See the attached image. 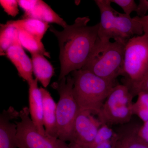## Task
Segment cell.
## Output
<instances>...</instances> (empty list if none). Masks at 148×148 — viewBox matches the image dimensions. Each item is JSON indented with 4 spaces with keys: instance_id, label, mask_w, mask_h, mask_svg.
Instances as JSON below:
<instances>
[{
    "instance_id": "obj_1",
    "label": "cell",
    "mask_w": 148,
    "mask_h": 148,
    "mask_svg": "<svg viewBox=\"0 0 148 148\" xmlns=\"http://www.w3.org/2000/svg\"><path fill=\"white\" fill-rule=\"evenodd\" d=\"M89 16L77 18L73 24L68 25L61 32L53 27L49 28L58 39L61 63V71L58 81L61 80L74 71L83 68L98 38L99 23L88 25Z\"/></svg>"
},
{
    "instance_id": "obj_2",
    "label": "cell",
    "mask_w": 148,
    "mask_h": 148,
    "mask_svg": "<svg viewBox=\"0 0 148 148\" xmlns=\"http://www.w3.org/2000/svg\"><path fill=\"white\" fill-rule=\"evenodd\" d=\"M72 76L73 93L79 110L98 115L116 82L104 79L82 69L72 72Z\"/></svg>"
},
{
    "instance_id": "obj_3",
    "label": "cell",
    "mask_w": 148,
    "mask_h": 148,
    "mask_svg": "<svg viewBox=\"0 0 148 148\" xmlns=\"http://www.w3.org/2000/svg\"><path fill=\"white\" fill-rule=\"evenodd\" d=\"M100 11L98 38L103 41H115L126 44L132 37L143 35V27L134 18L114 9L110 0H95Z\"/></svg>"
},
{
    "instance_id": "obj_4",
    "label": "cell",
    "mask_w": 148,
    "mask_h": 148,
    "mask_svg": "<svg viewBox=\"0 0 148 148\" xmlns=\"http://www.w3.org/2000/svg\"><path fill=\"white\" fill-rule=\"evenodd\" d=\"M126 44L103 41L98 38L92 53L82 69L110 81L121 76Z\"/></svg>"
},
{
    "instance_id": "obj_5",
    "label": "cell",
    "mask_w": 148,
    "mask_h": 148,
    "mask_svg": "<svg viewBox=\"0 0 148 148\" xmlns=\"http://www.w3.org/2000/svg\"><path fill=\"white\" fill-rule=\"evenodd\" d=\"M73 79L69 75L51 84L60 96L56 107L58 138L70 143L75 120L79 111L73 93Z\"/></svg>"
},
{
    "instance_id": "obj_6",
    "label": "cell",
    "mask_w": 148,
    "mask_h": 148,
    "mask_svg": "<svg viewBox=\"0 0 148 148\" xmlns=\"http://www.w3.org/2000/svg\"><path fill=\"white\" fill-rule=\"evenodd\" d=\"M134 96L127 86L116 84L111 90L97 115L103 124L124 125L131 120Z\"/></svg>"
},
{
    "instance_id": "obj_7",
    "label": "cell",
    "mask_w": 148,
    "mask_h": 148,
    "mask_svg": "<svg viewBox=\"0 0 148 148\" xmlns=\"http://www.w3.org/2000/svg\"><path fill=\"white\" fill-rule=\"evenodd\" d=\"M148 70V37L144 34L132 37L125 45L122 82L139 81Z\"/></svg>"
},
{
    "instance_id": "obj_8",
    "label": "cell",
    "mask_w": 148,
    "mask_h": 148,
    "mask_svg": "<svg viewBox=\"0 0 148 148\" xmlns=\"http://www.w3.org/2000/svg\"><path fill=\"white\" fill-rule=\"evenodd\" d=\"M20 121L17 125L18 148H69V145L58 139L42 135L29 116V108L24 107L19 112Z\"/></svg>"
},
{
    "instance_id": "obj_9",
    "label": "cell",
    "mask_w": 148,
    "mask_h": 148,
    "mask_svg": "<svg viewBox=\"0 0 148 148\" xmlns=\"http://www.w3.org/2000/svg\"><path fill=\"white\" fill-rule=\"evenodd\" d=\"M91 112L79 110L74 123L69 146H81L92 142L103 123Z\"/></svg>"
},
{
    "instance_id": "obj_10",
    "label": "cell",
    "mask_w": 148,
    "mask_h": 148,
    "mask_svg": "<svg viewBox=\"0 0 148 148\" xmlns=\"http://www.w3.org/2000/svg\"><path fill=\"white\" fill-rule=\"evenodd\" d=\"M19 112L12 107L0 115V148H17V125L11 121L19 118Z\"/></svg>"
},
{
    "instance_id": "obj_11",
    "label": "cell",
    "mask_w": 148,
    "mask_h": 148,
    "mask_svg": "<svg viewBox=\"0 0 148 148\" xmlns=\"http://www.w3.org/2000/svg\"><path fill=\"white\" fill-rule=\"evenodd\" d=\"M38 80L34 79L29 86V110L31 118L37 130L42 135H48L43 123V106L42 96L38 84ZM50 136V135H49Z\"/></svg>"
},
{
    "instance_id": "obj_12",
    "label": "cell",
    "mask_w": 148,
    "mask_h": 148,
    "mask_svg": "<svg viewBox=\"0 0 148 148\" xmlns=\"http://www.w3.org/2000/svg\"><path fill=\"white\" fill-rule=\"evenodd\" d=\"M5 56L16 67L18 75L28 84L34 79L33 65L21 44L14 45L9 48Z\"/></svg>"
},
{
    "instance_id": "obj_13",
    "label": "cell",
    "mask_w": 148,
    "mask_h": 148,
    "mask_svg": "<svg viewBox=\"0 0 148 148\" xmlns=\"http://www.w3.org/2000/svg\"><path fill=\"white\" fill-rule=\"evenodd\" d=\"M43 106V123L48 135L58 138L56 107L57 104L49 92L43 88H40Z\"/></svg>"
},
{
    "instance_id": "obj_14",
    "label": "cell",
    "mask_w": 148,
    "mask_h": 148,
    "mask_svg": "<svg viewBox=\"0 0 148 148\" xmlns=\"http://www.w3.org/2000/svg\"><path fill=\"white\" fill-rule=\"evenodd\" d=\"M38 19L47 23H55L65 28L68 25L66 21L56 13L46 3L37 0L34 6L31 10L24 12L22 18Z\"/></svg>"
},
{
    "instance_id": "obj_15",
    "label": "cell",
    "mask_w": 148,
    "mask_h": 148,
    "mask_svg": "<svg viewBox=\"0 0 148 148\" xmlns=\"http://www.w3.org/2000/svg\"><path fill=\"white\" fill-rule=\"evenodd\" d=\"M130 122L122 125L116 131L118 135L119 142L122 147L148 148V145L138 136V129L139 125Z\"/></svg>"
},
{
    "instance_id": "obj_16",
    "label": "cell",
    "mask_w": 148,
    "mask_h": 148,
    "mask_svg": "<svg viewBox=\"0 0 148 148\" xmlns=\"http://www.w3.org/2000/svg\"><path fill=\"white\" fill-rule=\"evenodd\" d=\"M32 60L33 73L34 74L36 78L44 87L46 88L55 73L54 68L42 54H32Z\"/></svg>"
},
{
    "instance_id": "obj_17",
    "label": "cell",
    "mask_w": 148,
    "mask_h": 148,
    "mask_svg": "<svg viewBox=\"0 0 148 148\" xmlns=\"http://www.w3.org/2000/svg\"><path fill=\"white\" fill-rule=\"evenodd\" d=\"M5 24L24 30L41 40H42L47 29L50 28L48 23L31 18L11 20L8 21Z\"/></svg>"
},
{
    "instance_id": "obj_18",
    "label": "cell",
    "mask_w": 148,
    "mask_h": 148,
    "mask_svg": "<svg viewBox=\"0 0 148 148\" xmlns=\"http://www.w3.org/2000/svg\"><path fill=\"white\" fill-rule=\"evenodd\" d=\"M17 30L19 41L23 48L31 54L40 53L50 58V54L46 50L42 40L22 29Z\"/></svg>"
},
{
    "instance_id": "obj_19",
    "label": "cell",
    "mask_w": 148,
    "mask_h": 148,
    "mask_svg": "<svg viewBox=\"0 0 148 148\" xmlns=\"http://www.w3.org/2000/svg\"><path fill=\"white\" fill-rule=\"evenodd\" d=\"M21 44L18 38V31L15 27L7 24H1L0 53L5 55L8 49L14 45Z\"/></svg>"
},
{
    "instance_id": "obj_20",
    "label": "cell",
    "mask_w": 148,
    "mask_h": 148,
    "mask_svg": "<svg viewBox=\"0 0 148 148\" xmlns=\"http://www.w3.org/2000/svg\"><path fill=\"white\" fill-rule=\"evenodd\" d=\"M117 134L116 131L111 128L109 125L103 124L99 128L98 133L92 142L88 145L81 146L71 147L75 148H89L92 147L106 141H108L116 136Z\"/></svg>"
},
{
    "instance_id": "obj_21",
    "label": "cell",
    "mask_w": 148,
    "mask_h": 148,
    "mask_svg": "<svg viewBox=\"0 0 148 148\" xmlns=\"http://www.w3.org/2000/svg\"><path fill=\"white\" fill-rule=\"evenodd\" d=\"M123 84L127 86L130 92L134 97L139 92L145 91L148 92V70L143 78L137 82L125 83Z\"/></svg>"
},
{
    "instance_id": "obj_22",
    "label": "cell",
    "mask_w": 148,
    "mask_h": 148,
    "mask_svg": "<svg viewBox=\"0 0 148 148\" xmlns=\"http://www.w3.org/2000/svg\"><path fill=\"white\" fill-rule=\"evenodd\" d=\"M0 4L6 13L13 17L19 13L18 1L15 0H1Z\"/></svg>"
},
{
    "instance_id": "obj_23",
    "label": "cell",
    "mask_w": 148,
    "mask_h": 148,
    "mask_svg": "<svg viewBox=\"0 0 148 148\" xmlns=\"http://www.w3.org/2000/svg\"><path fill=\"white\" fill-rule=\"evenodd\" d=\"M111 3L116 4L123 10L125 14L130 16L132 12H136L138 5L134 0H110Z\"/></svg>"
},
{
    "instance_id": "obj_24",
    "label": "cell",
    "mask_w": 148,
    "mask_h": 148,
    "mask_svg": "<svg viewBox=\"0 0 148 148\" xmlns=\"http://www.w3.org/2000/svg\"><path fill=\"white\" fill-rule=\"evenodd\" d=\"M133 114L136 115L144 123L148 121V110L144 108L136 103L132 106Z\"/></svg>"
},
{
    "instance_id": "obj_25",
    "label": "cell",
    "mask_w": 148,
    "mask_h": 148,
    "mask_svg": "<svg viewBox=\"0 0 148 148\" xmlns=\"http://www.w3.org/2000/svg\"><path fill=\"white\" fill-rule=\"evenodd\" d=\"M118 142L119 137L117 134L116 136L110 140L103 142L94 147L89 148H116Z\"/></svg>"
},
{
    "instance_id": "obj_26",
    "label": "cell",
    "mask_w": 148,
    "mask_h": 148,
    "mask_svg": "<svg viewBox=\"0 0 148 148\" xmlns=\"http://www.w3.org/2000/svg\"><path fill=\"white\" fill-rule=\"evenodd\" d=\"M138 134L139 137L148 145V121L144 123L142 125H139Z\"/></svg>"
},
{
    "instance_id": "obj_27",
    "label": "cell",
    "mask_w": 148,
    "mask_h": 148,
    "mask_svg": "<svg viewBox=\"0 0 148 148\" xmlns=\"http://www.w3.org/2000/svg\"><path fill=\"white\" fill-rule=\"evenodd\" d=\"M138 99L135 103L148 110V92L143 91L138 94Z\"/></svg>"
},
{
    "instance_id": "obj_28",
    "label": "cell",
    "mask_w": 148,
    "mask_h": 148,
    "mask_svg": "<svg viewBox=\"0 0 148 148\" xmlns=\"http://www.w3.org/2000/svg\"><path fill=\"white\" fill-rule=\"evenodd\" d=\"M148 11V1L147 0H140L139 4L137 7V16L140 17L145 16L146 14Z\"/></svg>"
},
{
    "instance_id": "obj_29",
    "label": "cell",
    "mask_w": 148,
    "mask_h": 148,
    "mask_svg": "<svg viewBox=\"0 0 148 148\" xmlns=\"http://www.w3.org/2000/svg\"><path fill=\"white\" fill-rule=\"evenodd\" d=\"M18 6L23 10L24 12H27L31 10L34 6L37 0H18Z\"/></svg>"
},
{
    "instance_id": "obj_30",
    "label": "cell",
    "mask_w": 148,
    "mask_h": 148,
    "mask_svg": "<svg viewBox=\"0 0 148 148\" xmlns=\"http://www.w3.org/2000/svg\"><path fill=\"white\" fill-rule=\"evenodd\" d=\"M133 18L140 23L143 27L144 34L148 37V14L142 17L136 16Z\"/></svg>"
},
{
    "instance_id": "obj_31",
    "label": "cell",
    "mask_w": 148,
    "mask_h": 148,
    "mask_svg": "<svg viewBox=\"0 0 148 148\" xmlns=\"http://www.w3.org/2000/svg\"><path fill=\"white\" fill-rule=\"evenodd\" d=\"M116 148H123L122 147L121 145L119 143V142H118V143L117 146Z\"/></svg>"
},
{
    "instance_id": "obj_32",
    "label": "cell",
    "mask_w": 148,
    "mask_h": 148,
    "mask_svg": "<svg viewBox=\"0 0 148 148\" xmlns=\"http://www.w3.org/2000/svg\"><path fill=\"white\" fill-rule=\"evenodd\" d=\"M69 148H75L72 147H69Z\"/></svg>"
}]
</instances>
